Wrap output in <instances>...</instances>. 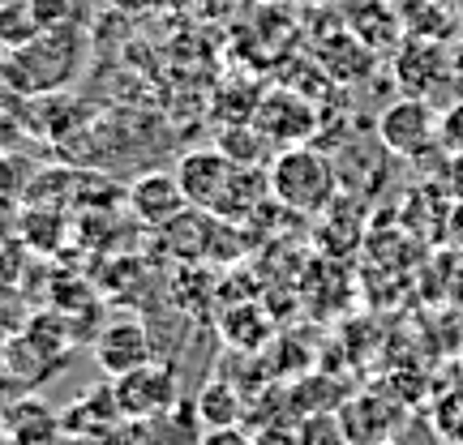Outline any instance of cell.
I'll return each mask as SVG.
<instances>
[{
	"label": "cell",
	"mask_w": 463,
	"mask_h": 445,
	"mask_svg": "<svg viewBox=\"0 0 463 445\" xmlns=\"http://www.w3.org/2000/svg\"><path fill=\"white\" fill-rule=\"evenodd\" d=\"M438 137H442V146H447V150L463 154V103H455V107L442 116V129H438Z\"/></svg>",
	"instance_id": "cell-13"
},
{
	"label": "cell",
	"mask_w": 463,
	"mask_h": 445,
	"mask_svg": "<svg viewBox=\"0 0 463 445\" xmlns=\"http://www.w3.org/2000/svg\"><path fill=\"white\" fill-rule=\"evenodd\" d=\"M78 60H82V39H78L73 26H65V31H39L31 43L14 48L9 78L22 90H56V86H65L78 73Z\"/></svg>",
	"instance_id": "cell-3"
},
{
	"label": "cell",
	"mask_w": 463,
	"mask_h": 445,
	"mask_svg": "<svg viewBox=\"0 0 463 445\" xmlns=\"http://www.w3.org/2000/svg\"><path fill=\"white\" fill-rule=\"evenodd\" d=\"M253 125H258V133H262L270 146H300L309 133H314L317 125V112L314 103H305L300 95H292V90H270L258 107H253Z\"/></svg>",
	"instance_id": "cell-6"
},
{
	"label": "cell",
	"mask_w": 463,
	"mask_h": 445,
	"mask_svg": "<svg viewBox=\"0 0 463 445\" xmlns=\"http://www.w3.org/2000/svg\"><path fill=\"white\" fill-rule=\"evenodd\" d=\"M39 34V22L31 14V0H0V43L22 48Z\"/></svg>",
	"instance_id": "cell-12"
},
{
	"label": "cell",
	"mask_w": 463,
	"mask_h": 445,
	"mask_svg": "<svg viewBox=\"0 0 463 445\" xmlns=\"http://www.w3.org/2000/svg\"><path fill=\"white\" fill-rule=\"evenodd\" d=\"M0 445H14V441H9V437H5V429H0Z\"/></svg>",
	"instance_id": "cell-17"
},
{
	"label": "cell",
	"mask_w": 463,
	"mask_h": 445,
	"mask_svg": "<svg viewBox=\"0 0 463 445\" xmlns=\"http://www.w3.org/2000/svg\"><path fill=\"white\" fill-rule=\"evenodd\" d=\"M382 445H395V441H382Z\"/></svg>",
	"instance_id": "cell-18"
},
{
	"label": "cell",
	"mask_w": 463,
	"mask_h": 445,
	"mask_svg": "<svg viewBox=\"0 0 463 445\" xmlns=\"http://www.w3.org/2000/svg\"><path fill=\"white\" fill-rule=\"evenodd\" d=\"M198 445H253V437H249V432H241L236 424H228V429H211Z\"/></svg>",
	"instance_id": "cell-15"
},
{
	"label": "cell",
	"mask_w": 463,
	"mask_h": 445,
	"mask_svg": "<svg viewBox=\"0 0 463 445\" xmlns=\"http://www.w3.org/2000/svg\"><path fill=\"white\" fill-rule=\"evenodd\" d=\"M236 415H241V394L232 390L228 381H206L198 394V420L206 429H228L236 424Z\"/></svg>",
	"instance_id": "cell-11"
},
{
	"label": "cell",
	"mask_w": 463,
	"mask_h": 445,
	"mask_svg": "<svg viewBox=\"0 0 463 445\" xmlns=\"http://www.w3.org/2000/svg\"><path fill=\"white\" fill-rule=\"evenodd\" d=\"M442 120L433 116V107L425 99H399L378 116V142L399 159H420L425 150L438 142Z\"/></svg>",
	"instance_id": "cell-5"
},
{
	"label": "cell",
	"mask_w": 463,
	"mask_h": 445,
	"mask_svg": "<svg viewBox=\"0 0 463 445\" xmlns=\"http://www.w3.org/2000/svg\"><path fill=\"white\" fill-rule=\"evenodd\" d=\"M262 445H275V432H270V437H262ZM288 445H300V441H292V437H288Z\"/></svg>",
	"instance_id": "cell-16"
},
{
	"label": "cell",
	"mask_w": 463,
	"mask_h": 445,
	"mask_svg": "<svg viewBox=\"0 0 463 445\" xmlns=\"http://www.w3.org/2000/svg\"><path fill=\"white\" fill-rule=\"evenodd\" d=\"M17 394H26V390L14 381V373H9V356H5V343H0V407H9Z\"/></svg>",
	"instance_id": "cell-14"
},
{
	"label": "cell",
	"mask_w": 463,
	"mask_h": 445,
	"mask_svg": "<svg viewBox=\"0 0 463 445\" xmlns=\"http://www.w3.org/2000/svg\"><path fill=\"white\" fill-rule=\"evenodd\" d=\"M266 184H270V198L279 201V206L297 210V215H317L339 193V172H335V163L322 150L288 146L270 159Z\"/></svg>",
	"instance_id": "cell-2"
},
{
	"label": "cell",
	"mask_w": 463,
	"mask_h": 445,
	"mask_svg": "<svg viewBox=\"0 0 463 445\" xmlns=\"http://www.w3.org/2000/svg\"><path fill=\"white\" fill-rule=\"evenodd\" d=\"M176 181H181L189 206H198L206 215H236L245 210L241 201H249V184H262L253 167L232 163L223 150H194L176 163Z\"/></svg>",
	"instance_id": "cell-1"
},
{
	"label": "cell",
	"mask_w": 463,
	"mask_h": 445,
	"mask_svg": "<svg viewBox=\"0 0 463 445\" xmlns=\"http://www.w3.org/2000/svg\"><path fill=\"white\" fill-rule=\"evenodd\" d=\"M399 424V412L382 394H361L352 398L339 415V432L347 445H382L391 441V432Z\"/></svg>",
	"instance_id": "cell-10"
},
{
	"label": "cell",
	"mask_w": 463,
	"mask_h": 445,
	"mask_svg": "<svg viewBox=\"0 0 463 445\" xmlns=\"http://www.w3.org/2000/svg\"><path fill=\"white\" fill-rule=\"evenodd\" d=\"M129 206L142 215V223H150V227H167V223H176V218L184 215L189 198H184L176 172H146L142 181L133 184Z\"/></svg>",
	"instance_id": "cell-9"
},
{
	"label": "cell",
	"mask_w": 463,
	"mask_h": 445,
	"mask_svg": "<svg viewBox=\"0 0 463 445\" xmlns=\"http://www.w3.org/2000/svg\"><path fill=\"white\" fill-rule=\"evenodd\" d=\"M95 360L108 377H125L133 368H142V364L155 360V347H150V334L142 321H133V317H120L112 326H103L99 330V343H95Z\"/></svg>",
	"instance_id": "cell-7"
},
{
	"label": "cell",
	"mask_w": 463,
	"mask_h": 445,
	"mask_svg": "<svg viewBox=\"0 0 463 445\" xmlns=\"http://www.w3.org/2000/svg\"><path fill=\"white\" fill-rule=\"evenodd\" d=\"M112 394L116 407L125 420H159V415L176 412V398H181V385H176V373L167 364L150 360L142 368H133L125 377H112Z\"/></svg>",
	"instance_id": "cell-4"
},
{
	"label": "cell",
	"mask_w": 463,
	"mask_h": 445,
	"mask_svg": "<svg viewBox=\"0 0 463 445\" xmlns=\"http://www.w3.org/2000/svg\"><path fill=\"white\" fill-rule=\"evenodd\" d=\"M0 429L14 445H65V424L39 398L17 394L9 407H0Z\"/></svg>",
	"instance_id": "cell-8"
}]
</instances>
